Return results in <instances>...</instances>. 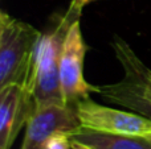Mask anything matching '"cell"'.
Listing matches in <instances>:
<instances>
[{
    "label": "cell",
    "mask_w": 151,
    "mask_h": 149,
    "mask_svg": "<svg viewBox=\"0 0 151 149\" xmlns=\"http://www.w3.org/2000/svg\"><path fill=\"white\" fill-rule=\"evenodd\" d=\"M111 46H113V49H114L115 57L119 61V63L122 65L123 69H130V70H133L134 73H137L139 77H142L147 83L151 84V69H149L142 62L141 58L137 55V53L131 49V46L125 40L121 38L119 36H114Z\"/></svg>",
    "instance_id": "9"
},
{
    "label": "cell",
    "mask_w": 151,
    "mask_h": 149,
    "mask_svg": "<svg viewBox=\"0 0 151 149\" xmlns=\"http://www.w3.org/2000/svg\"><path fill=\"white\" fill-rule=\"evenodd\" d=\"M80 15L66 12L48 33H42L35 62L32 98L35 108L49 104L66 106L60 79V57L66 32Z\"/></svg>",
    "instance_id": "2"
},
{
    "label": "cell",
    "mask_w": 151,
    "mask_h": 149,
    "mask_svg": "<svg viewBox=\"0 0 151 149\" xmlns=\"http://www.w3.org/2000/svg\"><path fill=\"white\" fill-rule=\"evenodd\" d=\"M80 127V120L73 107L49 104L35 108L25 124V136L20 149H42L55 133H70Z\"/></svg>",
    "instance_id": "5"
},
{
    "label": "cell",
    "mask_w": 151,
    "mask_h": 149,
    "mask_svg": "<svg viewBox=\"0 0 151 149\" xmlns=\"http://www.w3.org/2000/svg\"><path fill=\"white\" fill-rule=\"evenodd\" d=\"M69 137L91 149H151V141L146 136L111 135L85 129L82 127L70 132Z\"/></svg>",
    "instance_id": "8"
},
{
    "label": "cell",
    "mask_w": 151,
    "mask_h": 149,
    "mask_svg": "<svg viewBox=\"0 0 151 149\" xmlns=\"http://www.w3.org/2000/svg\"><path fill=\"white\" fill-rule=\"evenodd\" d=\"M147 137H149V140H150V141H151V135H150V136H147Z\"/></svg>",
    "instance_id": "13"
},
{
    "label": "cell",
    "mask_w": 151,
    "mask_h": 149,
    "mask_svg": "<svg viewBox=\"0 0 151 149\" xmlns=\"http://www.w3.org/2000/svg\"><path fill=\"white\" fill-rule=\"evenodd\" d=\"M33 111V98L20 84L0 89V149H11Z\"/></svg>",
    "instance_id": "6"
},
{
    "label": "cell",
    "mask_w": 151,
    "mask_h": 149,
    "mask_svg": "<svg viewBox=\"0 0 151 149\" xmlns=\"http://www.w3.org/2000/svg\"><path fill=\"white\" fill-rule=\"evenodd\" d=\"M125 70V78L113 84L97 86L96 92L113 104L126 107L151 119V84L130 69Z\"/></svg>",
    "instance_id": "7"
},
{
    "label": "cell",
    "mask_w": 151,
    "mask_h": 149,
    "mask_svg": "<svg viewBox=\"0 0 151 149\" xmlns=\"http://www.w3.org/2000/svg\"><path fill=\"white\" fill-rule=\"evenodd\" d=\"M93 1H97V0H72L70 4H69L68 11H69V12H73V13H76V15H80L81 16V11H82V8L85 7V5L93 3Z\"/></svg>",
    "instance_id": "11"
},
{
    "label": "cell",
    "mask_w": 151,
    "mask_h": 149,
    "mask_svg": "<svg viewBox=\"0 0 151 149\" xmlns=\"http://www.w3.org/2000/svg\"><path fill=\"white\" fill-rule=\"evenodd\" d=\"M78 120L82 128L111 135L150 136L151 119L138 112L122 111L93 102L90 98L76 104Z\"/></svg>",
    "instance_id": "4"
},
{
    "label": "cell",
    "mask_w": 151,
    "mask_h": 149,
    "mask_svg": "<svg viewBox=\"0 0 151 149\" xmlns=\"http://www.w3.org/2000/svg\"><path fill=\"white\" fill-rule=\"evenodd\" d=\"M86 44L81 32L80 17L76 18L68 28L60 57V79L64 102L76 108L80 100L90 98L97 86L90 84L83 77V61Z\"/></svg>",
    "instance_id": "3"
},
{
    "label": "cell",
    "mask_w": 151,
    "mask_h": 149,
    "mask_svg": "<svg viewBox=\"0 0 151 149\" xmlns=\"http://www.w3.org/2000/svg\"><path fill=\"white\" fill-rule=\"evenodd\" d=\"M42 33L7 12L0 13V89L20 84L32 95V79Z\"/></svg>",
    "instance_id": "1"
},
{
    "label": "cell",
    "mask_w": 151,
    "mask_h": 149,
    "mask_svg": "<svg viewBox=\"0 0 151 149\" xmlns=\"http://www.w3.org/2000/svg\"><path fill=\"white\" fill-rule=\"evenodd\" d=\"M42 149H72V140L66 132H57L47 143Z\"/></svg>",
    "instance_id": "10"
},
{
    "label": "cell",
    "mask_w": 151,
    "mask_h": 149,
    "mask_svg": "<svg viewBox=\"0 0 151 149\" xmlns=\"http://www.w3.org/2000/svg\"><path fill=\"white\" fill-rule=\"evenodd\" d=\"M72 149H91V148L88 147V145L81 144V143H78V141H73V140H72Z\"/></svg>",
    "instance_id": "12"
}]
</instances>
